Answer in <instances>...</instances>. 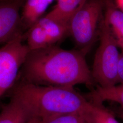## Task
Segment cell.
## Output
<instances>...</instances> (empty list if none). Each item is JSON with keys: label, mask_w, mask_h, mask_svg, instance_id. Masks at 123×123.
<instances>
[{"label": "cell", "mask_w": 123, "mask_h": 123, "mask_svg": "<svg viewBox=\"0 0 123 123\" xmlns=\"http://www.w3.org/2000/svg\"><path fill=\"white\" fill-rule=\"evenodd\" d=\"M79 50H66L54 45L30 50L20 71L21 81L37 85L74 88L93 84L91 71Z\"/></svg>", "instance_id": "1"}, {"label": "cell", "mask_w": 123, "mask_h": 123, "mask_svg": "<svg viewBox=\"0 0 123 123\" xmlns=\"http://www.w3.org/2000/svg\"><path fill=\"white\" fill-rule=\"evenodd\" d=\"M11 98L24 106L32 119L44 120L79 113L88 100L74 88L37 85L20 81L12 89Z\"/></svg>", "instance_id": "2"}, {"label": "cell", "mask_w": 123, "mask_h": 123, "mask_svg": "<svg viewBox=\"0 0 123 123\" xmlns=\"http://www.w3.org/2000/svg\"><path fill=\"white\" fill-rule=\"evenodd\" d=\"M100 43L95 55L91 73L93 81L103 88L118 84V68L120 53L110 27L103 19L100 28Z\"/></svg>", "instance_id": "3"}, {"label": "cell", "mask_w": 123, "mask_h": 123, "mask_svg": "<svg viewBox=\"0 0 123 123\" xmlns=\"http://www.w3.org/2000/svg\"><path fill=\"white\" fill-rule=\"evenodd\" d=\"M104 5V0H88L68 22V34L85 53L99 37Z\"/></svg>", "instance_id": "4"}, {"label": "cell", "mask_w": 123, "mask_h": 123, "mask_svg": "<svg viewBox=\"0 0 123 123\" xmlns=\"http://www.w3.org/2000/svg\"><path fill=\"white\" fill-rule=\"evenodd\" d=\"M24 33L0 48V99L15 86L30 52Z\"/></svg>", "instance_id": "5"}, {"label": "cell", "mask_w": 123, "mask_h": 123, "mask_svg": "<svg viewBox=\"0 0 123 123\" xmlns=\"http://www.w3.org/2000/svg\"><path fill=\"white\" fill-rule=\"evenodd\" d=\"M22 7L18 2L0 0V44H6L25 32L21 17Z\"/></svg>", "instance_id": "6"}, {"label": "cell", "mask_w": 123, "mask_h": 123, "mask_svg": "<svg viewBox=\"0 0 123 123\" xmlns=\"http://www.w3.org/2000/svg\"><path fill=\"white\" fill-rule=\"evenodd\" d=\"M57 0H26L21 10L22 25L27 31L44 14L49 6Z\"/></svg>", "instance_id": "7"}, {"label": "cell", "mask_w": 123, "mask_h": 123, "mask_svg": "<svg viewBox=\"0 0 123 123\" xmlns=\"http://www.w3.org/2000/svg\"><path fill=\"white\" fill-rule=\"evenodd\" d=\"M79 114L86 123H119L114 113L102 103L88 100Z\"/></svg>", "instance_id": "8"}, {"label": "cell", "mask_w": 123, "mask_h": 123, "mask_svg": "<svg viewBox=\"0 0 123 123\" xmlns=\"http://www.w3.org/2000/svg\"><path fill=\"white\" fill-rule=\"evenodd\" d=\"M56 4L45 16L68 25L71 18L88 0H57Z\"/></svg>", "instance_id": "9"}, {"label": "cell", "mask_w": 123, "mask_h": 123, "mask_svg": "<svg viewBox=\"0 0 123 123\" xmlns=\"http://www.w3.org/2000/svg\"><path fill=\"white\" fill-rule=\"evenodd\" d=\"M31 119L26 108L12 98L0 112V123H28Z\"/></svg>", "instance_id": "10"}, {"label": "cell", "mask_w": 123, "mask_h": 123, "mask_svg": "<svg viewBox=\"0 0 123 123\" xmlns=\"http://www.w3.org/2000/svg\"><path fill=\"white\" fill-rule=\"evenodd\" d=\"M36 22L43 29L51 46L56 45L68 34V25L47 17L45 15Z\"/></svg>", "instance_id": "11"}, {"label": "cell", "mask_w": 123, "mask_h": 123, "mask_svg": "<svg viewBox=\"0 0 123 123\" xmlns=\"http://www.w3.org/2000/svg\"><path fill=\"white\" fill-rule=\"evenodd\" d=\"M90 100L103 104L106 101L115 102L123 109V84L111 87L103 88L98 85L88 94Z\"/></svg>", "instance_id": "12"}, {"label": "cell", "mask_w": 123, "mask_h": 123, "mask_svg": "<svg viewBox=\"0 0 123 123\" xmlns=\"http://www.w3.org/2000/svg\"><path fill=\"white\" fill-rule=\"evenodd\" d=\"M104 3L105 19L116 38L123 37V12L116 7L112 0H104Z\"/></svg>", "instance_id": "13"}, {"label": "cell", "mask_w": 123, "mask_h": 123, "mask_svg": "<svg viewBox=\"0 0 123 123\" xmlns=\"http://www.w3.org/2000/svg\"><path fill=\"white\" fill-rule=\"evenodd\" d=\"M38 123H86L79 113L62 114L47 119L38 120Z\"/></svg>", "instance_id": "14"}, {"label": "cell", "mask_w": 123, "mask_h": 123, "mask_svg": "<svg viewBox=\"0 0 123 123\" xmlns=\"http://www.w3.org/2000/svg\"><path fill=\"white\" fill-rule=\"evenodd\" d=\"M118 83L123 84V52L120 53L118 68Z\"/></svg>", "instance_id": "15"}, {"label": "cell", "mask_w": 123, "mask_h": 123, "mask_svg": "<svg viewBox=\"0 0 123 123\" xmlns=\"http://www.w3.org/2000/svg\"><path fill=\"white\" fill-rule=\"evenodd\" d=\"M115 113L117 115V116L120 118L123 121V109L120 107L115 109L114 110Z\"/></svg>", "instance_id": "16"}, {"label": "cell", "mask_w": 123, "mask_h": 123, "mask_svg": "<svg viewBox=\"0 0 123 123\" xmlns=\"http://www.w3.org/2000/svg\"><path fill=\"white\" fill-rule=\"evenodd\" d=\"M114 4L119 10L123 12V0H115Z\"/></svg>", "instance_id": "17"}, {"label": "cell", "mask_w": 123, "mask_h": 123, "mask_svg": "<svg viewBox=\"0 0 123 123\" xmlns=\"http://www.w3.org/2000/svg\"><path fill=\"white\" fill-rule=\"evenodd\" d=\"M116 39L118 47L121 49L122 52H123V37H121L119 38H116Z\"/></svg>", "instance_id": "18"}, {"label": "cell", "mask_w": 123, "mask_h": 123, "mask_svg": "<svg viewBox=\"0 0 123 123\" xmlns=\"http://www.w3.org/2000/svg\"><path fill=\"white\" fill-rule=\"evenodd\" d=\"M10 0V1H16V2H18V3L21 4L22 5V6L24 4L25 1H26V0Z\"/></svg>", "instance_id": "19"}, {"label": "cell", "mask_w": 123, "mask_h": 123, "mask_svg": "<svg viewBox=\"0 0 123 123\" xmlns=\"http://www.w3.org/2000/svg\"><path fill=\"white\" fill-rule=\"evenodd\" d=\"M28 123H38V120L35 119H31Z\"/></svg>", "instance_id": "20"}]
</instances>
